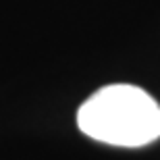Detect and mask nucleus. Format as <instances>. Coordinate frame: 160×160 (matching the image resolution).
I'll return each mask as SVG.
<instances>
[{
    "mask_svg": "<svg viewBox=\"0 0 160 160\" xmlns=\"http://www.w3.org/2000/svg\"><path fill=\"white\" fill-rule=\"evenodd\" d=\"M77 125L92 139L139 148L160 137V106L142 88L114 83L100 88L83 102Z\"/></svg>",
    "mask_w": 160,
    "mask_h": 160,
    "instance_id": "nucleus-1",
    "label": "nucleus"
}]
</instances>
